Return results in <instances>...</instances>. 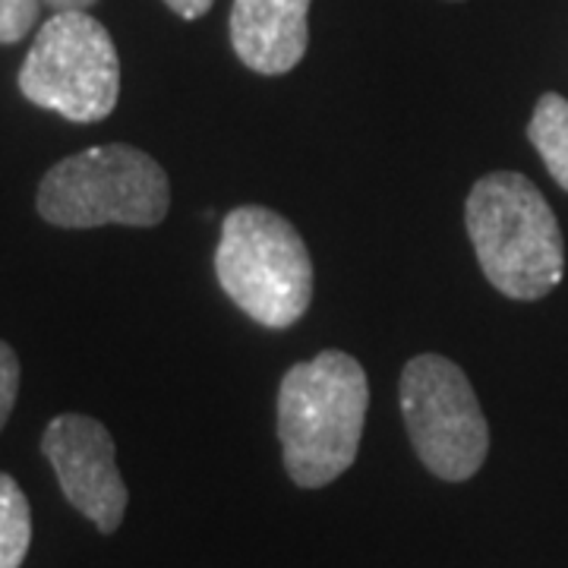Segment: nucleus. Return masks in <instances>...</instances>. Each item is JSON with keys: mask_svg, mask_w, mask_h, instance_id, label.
Returning a JSON list of instances; mask_svg holds the SVG:
<instances>
[{"mask_svg": "<svg viewBox=\"0 0 568 568\" xmlns=\"http://www.w3.org/2000/svg\"><path fill=\"white\" fill-rule=\"evenodd\" d=\"M39 215L54 227H155L171 209V183L152 155L133 145H92L58 162L39 186Z\"/></svg>", "mask_w": 568, "mask_h": 568, "instance_id": "nucleus-4", "label": "nucleus"}, {"mask_svg": "<svg viewBox=\"0 0 568 568\" xmlns=\"http://www.w3.org/2000/svg\"><path fill=\"white\" fill-rule=\"evenodd\" d=\"M54 13H85L89 7H95L99 0H44Z\"/></svg>", "mask_w": 568, "mask_h": 568, "instance_id": "nucleus-14", "label": "nucleus"}, {"mask_svg": "<svg viewBox=\"0 0 568 568\" xmlns=\"http://www.w3.org/2000/svg\"><path fill=\"white\" fill-rule=\"evenodd\" d=\"M215 275L224 294L265 328L294 325L313 301V260L301 231L265 205H237L224 215Z\"/></svg>", "mask_w": 568, "mask_h": 568, "instance_id": "nucleus-3", "label": "nucleus"}, {"mask_svg": "<svg viewBox=\"0 0 568 568\" xmlns=\"http://www.w3.org/2000/svg\"><path fill=\"white\" fill-rule=\"evenodd\" d=\"M402 414L420 465L439 480H470L489 452V426L465 369L420 354L402 369Z\"/></svg>", "mask_w": 568, "mask_h": 568, "instance_id": "nucleus-6", "label": "nucleus"}, {"mask_svg": "<svg viewBox=\"0 0 568 568\" xmlns=\"http://www.w3.org/2000/svg\"><path fill=\"white\" fill-rule=\"evenodd\" d=\"M310 0H234L231 44L244 67L263 77H282L304 61Z\"/></svg>", "mask_w": 568, "mask_h": 568, "instance_id": "nucleus-8", "label": "nucleus"}, {"mask_svg": "<svg viewBox=\"0 0 568 568\" xmlns=\"http://www.w3.org/2000/svg\"><path fill=\"white\" fill-rule=\"evenodd\" d=\"M20 92L67 121H104L121 95V58L114 39L89 13H54L22 61Z\"/></svg>", "mask_w": 568, "mask_h": 568, "instance_id": "nucleus-5", "label": "nucleus"}, {"mask_svg": "<svg viewBox=\"0 0 568 568\" xmlns=\"http://www.w3.org/2000/svg\"><path fill=\"white\" fill-rule=\"evenodd\" d=\"M366 407V369L345 351H323L284 373L278 439L284 470L297 487L320 489L354 465Z\"/></svg>", "mask_w": 568, "mask_h": 568, "instance_id": "nucleus-1", "label": "nucleus"}, {"mask_svg": "<svg viewBox=\"0 0 568 568\" xmlns=\"http://www.w3.org/2000/svg\"><path fill=\"white\" fill-rule=\"evenodd\" d=\"M32 544V508L10 474H0V568H20Z\"/></svg>", "mask_w": 568, "mask_h": 568, "instance_id": "nucleus-10", "label": "nucleus"}, {"mask_svg": "<svg viewBox=\"0 0 568 568\" xmlns=\"http://www.w3.org/2000/svg\"><path fill=\"white\" fill-rule=\"evenodd\" d=\"M528 140L540 152L549 178L568 190V102L562 95H540L528 123Z\"/></svg>", "mask_w": 568, "mask_h": 568, "instance_id": "nucleus-9", "label": "nucleus"}, {"mask_svg": "<svg viewBox=\"0 0 568 568\" xmlns=\"http://www.w3.org/2000/svg\"><path fill=\"white\" fill-rule=\"evenodd\" d=\"M44 0H0V44L22 41L39 20Z\"/></svg>", "mask_w": 568, "mask_h": 568, "instance_id": "nucleus-11", "label": "nucleus"}, {"mask_svg": "<svg viewBox=\"0 0 568 568\" xmlns=\"http://www.w3.org/2000/svg\"><path fill=\"white\" fill-rule=\"evenodd\" d=\"M17 395H20V357L7 342H0V429L13 414Z\"/></svg>", "mask_w": 568, "mask_h": 568, "instance_id": "nucleus-12", "label": "nucleus"}, {"mask_svg": "<svg viewBox=\"0 0 568 568\" xmlns=\"http://www.w3.org/2000/svg\"><path fill=\"white\" fill-rule=\"evenodd\" d=\"M465 222L487 282L511 301H540L566 272V244L547 196L515 171L474 183Z\"/></svg>", "mask_w": 568, "mask_h": 568, "instance_id": "nucleus-2", "label": "nucleus"}, {"mask_svg": "<svg viewBox=\"0 0 568 568\" xmlns=\"http://www.w3.org/2000/svg\"><path fill=\"white\" fill-rule=\"evenodd\" d=\"M41 452L54 467L70 506L102 534L121 528L130 496L118 470V452L108 426L85 414H61L44 429Z\"/></svg>", "mask_w": 568, "mask_h": 568, "instance_id": "nucleus-7", "label": "nucleus"}, {"mask_svg": "<svg viewBox=\"0 0 568 568\" xmlns=\"http://www.w3.org/2000/svg\"><path fill=\"white\" fill-rule=\"evenodd\" d=\"M164 3H168V10H174L183 20H200L212 10L215 0H164Z\"/></svg>", "mask_w": 568, "mask_h": 568, "instance_id": "nucleus-13", "label": "nucleus"}]
</instances>
